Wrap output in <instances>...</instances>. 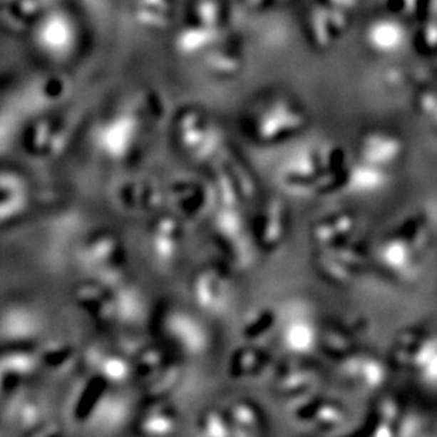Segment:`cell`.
Returning a JSON list of instances; mask_svg holds the SVG:
<instances>
[{"mask_svg":"<svg viewBox=\"0 0 437 437\" xmlns=\"http://www.w3.org/2000/svg\"><path fill=\"white\" fill-rule=\"evenodd\" d=\"M368 44L379 53H394L405 41V30L394 20H378L366 30Z\"/></svg>","mask_w":437,"mask_h":437,"instance_id":"3","label":"cell"},{"mask_svg":"<svg viewBox=\"0 0 437 437\" xmlns=\"http://www.w3.org/2000/svg\"><path fill=\"white\" fill-rule=\"evenodd\" d=\"M304 125L306 113L299 105L287 99H277L266 105L255 118L254 132L261 142L270 143L294 135Z\"/></svg>","mask_w":437,"mask_h":437,"instance_id":"1","label":"cell"},{"mask_svg":"<svg viewBox=\"0 0 437 437\" xmlns=\"http://www.w3.org/2000/svg\"><path fill=\"white\" fill-rule=\"evenodd\" d=\"M337 10H347L349 7H351L355 0H329Z\"/></svg>","mask_w":437,"mask_h":437,"instance_id":"5","label":"cell"},{"mask_svg":"<svg viewBox=\"0 0 437 437\" xmlns=\"http://www.w3.org/2000/svg\"><path fill=\"white\" fill-rule=\"evenodd\" d=\"M379 177H382L379 168L364 165L352 175V181L355 182L356 187L371 188L379 184Z\"/></svg>","mask_w":437,"mask_h":437,"instance_id":"4","label":"cell"},{"mask_svg":"<svg viewBox=\"0 0 437 437\" xmlns=\"http://www.w3.org/2000/svg\"><path fill=\"white\" fill-rule=\"evenodd\" d=\"M359 152L365 165L381 168L399 158L402 142L388 132H369L361 140Z\"/></svg>","mask_w":437,"mask_h":437,"instance_id":"2","label":"cell"}]
</instances>
